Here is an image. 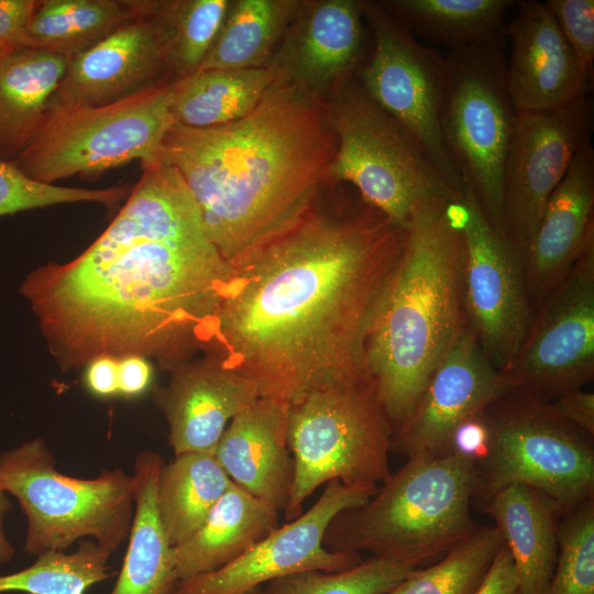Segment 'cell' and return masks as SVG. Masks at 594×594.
<instances>
[{
    "label": "cell",
    "instance_id": "cell-41",
    "mask_svg": "<svg viewBox=\"0 0 594 594\" xmlns=\"http://www.w3.org/2000/svg\"><path fill=\"white\" fill-rule=\"evenodd\" d=\"M557 413L569 424L588 435L594 436V394L588 391L574 389L551 402Z\"/></svg>",
    "mask_w": 594,
    "mask_h": 594
},
{
    "label": "cell",
    "instance_id": "cell-37",
    "mask_svg": "<svg viewBox=\"0 0 594 594\" xmlns=\"http://www.w3.org/2000/svg\"><path fill=\"white\" fill-rule=\"evenodd\" d=\"M546 594H594V498L562 515Z\"/></svg>",
    "mask_w": 594,
    "mask_h": 594
},
{
    "label": "cell",
    "instance_id": "cell-2",
    "mask_svg": "<svg viewBox=\"0 0 594 594\" xmlns=\"http://www.w3.org/2000/svg\"><path fill=\"white\" fill-rule=\"evenodd\" d=\"M406 230L350 186L231 264L205 354L290 403L369 377L365 349Z\"/></svg>",
    "mask_w": 594,
    "mask_h": 594
},
{
    "label": "cell",
    "instance_id": "cell-14",
    "mask_svg": "<svg viewBox=\"0 0 594 594\" xmlns=\"http://www.w3.org/2000/svg\"><path fill=\"white\" fill-rule=\"evenodd\" d=\"M461 206L465 323L486 358L505 373L515 361L534 317L522 262L487 222L465 185Z\"/></svg>",
    "mask_w": 594,
    "mask_h": 594
},
{
    "label": "cell",
    "instance_id": "cell-7",
    "mask_svg": "<svg viewBox=\"0 0 594 594\" xmlns=\"http://www.w3.org/2000/svg\"><path fill=\"white\" fill-rule=\"evenodd\" d=\"M393 428L370 377L310 391L288 404L287 442L294 480L286 521L322 484L377 490L391 475Z\"/></svg>",
    "mask_w": 594,
    "mask_h": 594
},
{
    "label": "cell",
    "instance_id": "cell-17",
    "mask_svg": "<svg viewBox=\"0 0 594 594\" xmlns=\"http://www.w3.org/2000/svg\"><path fill=\"white\" fill-rule=\"evenodd\" d=\"M466 323L429 376L410 415L393 433L391 451L443 455L459 425L512 391Z\"/></svg>",
    "mask_w": 594,
    "mask_h": 594
},
{
    "label": "cell",
    "instance_id": "cell-39",
    "mask_svg": "<svg viewBox=\"0 0 594 594\" xmlns=\"http://www.w3.org/2000/svg\"><path fill=\"white\" fill-rule=\"evenodd\" d=\"M546 6L574 53L585 77L594 74V1L547 0Z\"/></svg>",
    "mask_w": 594,
    "mask_h": 594
},
{
    "label": "cell",
    "instance_id": "cell-43",
    "mask_svg": "<svg viewBox=\"0 0 594 594\" xmlns=\"http://www.w3.org/2000/svg\"><path fill=\"white\" fill-rule=\"evenodd\" d=\"M519 582L507 547L501 548L485 578L472 594H517Z\"/></svg>",
    "mask_w": 594,
    "mask_h": 594
},
{
    "label": "cell",
    "instance_id": "cell-20",
    "mask_svg": "<svg viewBox=\"0 0 594 594\" xmlns=\"http://www.w3.org/2000/svg\"><path fill=\"white\" fill-rule=\"evenodd\" d=\"M517 14L506 24L512 43L506 85L517 112L540 111L591 94L574 53L546 3L516 1Z\"/></svg>",
    "mask_w": 594,
    "mask_h": 594
},
{
    "label": "cell",
    "instance_id": "cell-34",
    "mask_svg": "<svg viewBox=\"0 0 594 594\" xmlns=\"http://www.w3.org/2000/svg\"><path fill=\"white\" fill-rule=\"evenodd\" d=\"M503 546L495 526L479 527L438 563L413 569L388 594H472Z\"/></svg>",
    "mask_w": 594,
    "mask_h": 594
},
{
    "label": "cell",
    "instance_id": "cell-13",
    "mask_svg": "<svg viewBox=\"0 0 594 594\" xmlns=\"http://www.w3.org/2000/svg\"><path fill=\"white\" fill-rule=\"evenodd\" d=\"M513 389L552 402L594 378V239L535 309L530 328L504 373Z\"/></svg>",
    "mask_w": 594,
    "mask_h": 594
},
{
    "label": "cell",
    "instance_id": "cell-12",
    "mask_svg": "<svg viewBox=\"0 0 594 594\" xmlns=\"http://www.w3.org/2000/svg\"><path fill=\"white\" fill-rule=\"evenodd\" d=\"M373 50L355 75L365 92L420 143L450 186L463 183L446 150L441 131L444 56L419 43L380 3L363 2Z\"/></svg>",
    "mask_w": 594,
    "mask_h": 594
},
{
    "label": "cell",
    "instance_id": "cell-36",
    "mask_svg": "<svg viewBox=\"0 0 594 594\" xmlns=\"http://www.w3.org/2000/svg\"><path fill=\"white\" fill-rule=\"evenodd\" d=\"M413 569L372 557L343 571L308 570L276 579L268 582L264 592L265 594H388Z\"/></svg>",
    "mask_w": 594,
    "mask_h": 594
},
{
    "label": "cell",
    "instance_id": "cell-4",
    "mask_svg": "<svg viewBox=\"0 0 594 594\" xmlns=\"http://www.w3.org/2000/svg\"><path fill=\"white\" fill-rule=\"evenodd\" d=\"M461 201L428 208L410 221L369 332L365 367L393 433L465 326Z\"/></svg>",
    "mask_w": 594,
    "mask_h": 594
},
{
    "label": "cell",
    "instance_id": "cell-18",
    "mask_svg": "<svg viewBox=\"0 0 594 594\" xmlns=\"http://www.w3.org/2000/svg\"><path fill=\"white\" fill-rule=\"evenodd\" d=\"M168 426L174 455L213 454L230 421L260 397L257 383L205 354L170 373L167 385L152 391Z\"/></svg>",
    "mask_w": 594,
    "mask_h": 594
},
{
    "label": "cell",
    "instance_id": "cell-16",
    "mask_svg": "<svg viewBox=\"0 0 594 594\" xmlns=\"http://www.w3.org/2000/svg\"><path fill=\"white\" fill-rule=\"evenodd\" d=\"M375 492L337 480L328 482L307 512L278 526L228 565L178 582L173 594H241L301 571L337 572L354 566L362 561L358 552L330 551L323 537L337 515L363 505Z\"/></svg>",
    "mask_w": 594,
    "mask_h": 594
},
{
    "label": "cell",
    "instance_id": "cell-24",
    "mask_svg": "<svg viewBox=\"0 0 594 594\" xmlns=\"http://www.w3.org/2000/svg\"><path fill=\"white\" fill-rule=\"evenodd\" d=\"M495 521L517 573V594H546L558 558V528L563 510L543 493L507 487L482 504Z\"/></svg>",
    "mask_w": 594,
    "mask_h": 594
},
{
    "label": "cell",
    "instance_id": "cell-5",
    "mask_svg": "<svg viewBox=\"0 0 594 594\" xmlns=\"http://www.w3.org/2000/svg\"><path fill=\"white\" fill-rule=\"evenodd\" d=\"M473 460L460 452L414 454L363 505L337 515L323 546L418 568L443 557L479 527Z\"/></svg>",
    "mask_w": 594,
    "mask_h": 594
},
{
    "label": "cell",
    "instance_id": "cell-9",
    "mask_svg": "<svg viewBox=\"0 0 594 594\" xmlns=\"http://www.w3.org/2000/svg\"><path fill=\"white\" fill-rule=\"evenodd\" d=\"M488 441L473 462L474 498L521 485L557 502L563 514L594 496V448L551 402L512 389L486 409Z\"/></svg>",
    "mask_w": 594,
    "mask_h": 594
},
{
    "label": "cell",
    "instance_id": "cell-35",
    "mask_svg": "<svg viewBox=\"0 0 594 594\" xmlns=\"http://www.w3.org/2000/svg\"><path fill=\"white\" fill-rule=\"evenodd\" d=\"M110 554L94 540L80 541L73 552L48 551L20 571L0 575V594H85L113 575Z\"/></svg>",
    "mask_w": 594,
    "mask_h": 594
},
{
    "label": "cell",
    "instance_id": "cell-6",
    "mask_svg": "<svg viewBox=\"0 0 594 594\" xmlns=\"http://www.w3.org/2000/svg\"><path fill=\"white\" fill-rule=\"evenodd\" d=\"M328 96L337 138L329 182L351 186L405 230L417 213L462 200L417 139L365 92L354 73Z\"/></svg>",
    "mask_w": 594,
    "mask_h": 594
},
{
    "label": "cell",
    "instance_id": "cell-42",
    "mask_svg": "<svg viewBox=\"0 0 594 594\" xmlns=\"http://www.w3.org/2000/svg\"><path fill=\"white\" fill-rule=\"evenodd\" d=\"M153 378L152 364L145 358L128 355L118 359L119 396L134 398L144 394Z\"/></svg>",
    "mask_w": 594,
    "mask_h": 594
},
{
    "label": "cell",
    "instance_id": "cell-31",
    "mask_svg": "<svg viewBox=\"0 0 594 594\" xmlns=\"http://www.w3.org/2000/svg\"><path fill=\"white\" fill-rule=\"evenodd\" d=\"M135 18L132 0H38L24 47L73 58Z\"/></svg>",
    "mask_w": 594,
    "mask_h": 594
},
{
    "label": "cell",
    "instance_id": "cell-32",
    "mask_svg": "<svg viewBox=\"0 0 594 594\" xmlns=\"http://www.w3.org/2000/svg\"><path fill=\"white\" fill-rule=\"evenodd\" d=\"M295 0L231 1L198 70L266 66L300 7Z\"/></svg>",
    "mask_w": 594,
    "mask_h": 594
},
{
    "label": "cell",
    "instance_id": "cell-1",
    "mask_svg": "<svg viewBox=\"0 0 594 594\" xmlns=\"http://www.w3.org/2000/svg\"><path fill=\"white\" fill-rule=\"evenodd\" d=\"M142 168L85 251L36 267L20 286L64 372L139 355L172 373L210 342L231 265L179 173L162 162Z\"/></svg>",
    "mask_w": 594,
    "mask_h": 594
},
{
    "label": "cell",
    "instance_id": "cell-46",
    "mask_svg": "<svg viewBox=\"0 0 594 594\" xmlns=\"http://www.w3.org/2000/svg\"><path fill=\"white\" fill-rule=\"evenodd\" d=\"M10 51L12 50H10L9 47L0 43V58L4 56L7 53H9Z\"/></svg>",
    "mask_w": 594,
    "mask_h": 594
},
{
    "label": "cell",
    "instance_id": "cell-25",
    "mask_svg": "<svg viewBox=\"0 0 594 594\" xmlns=\"http://www.w3.org/2000/svg\"><path fill=\"white\" fill-rule=\"evenodd\" d=\"M278 526L276 508L232 482L201 527L174 548L179 582L228 565Z\"/></svg>",
    "mask_w": 594,
    "mask_h": 594
},
{
    "label": "cell",
    "instance_id": "cell-8",
    "mask_svg": "<svg viewBox=\"0 0 594 594\" xmlns=\"http://www.w3.org/2000/svg\"><path fill=\"white\" fill-rule=\"evenodd\" d=\"M0 484L26 518L24 551H66L91 538L112 556L128 541L134 516L132 474L103 470L96 477L62 473L41 437L0 453Z\"/></svg>",
    "mask_w": 594,
    "mask_h": 594
},
{
    "label": "cell",
    "instance_id": "cell-47",
    "mask_svg": "<svg viewBox=\"0 0 594 594\" xmlns=\"http://www.w3.org/2000/svg\"><path fill=\"white\" fill-rule=\"evenodd\" d=\"M241 594H265V592L262 591L260 587H257V588H253L251 591H246V592L241 593Z\"/></svg>",
    "mask_w": 594,
    "mask_h": 594
},
{
    "label": "cell",
    "instance_id": "cell-44",
    "mask_svg": "<svg viewBox=\"0 0 594 594\" xmlns=\"http://www.w3.org/2000/svg\"><path fill=\"white\" fill-rule=\"evenodd\" d=\"M84 369V384L90 394L101 398L119 396L118 359L99 356Z\"/></svg>",
    "mask_w": 594,
    "mask_h": 594
},
{
    "label": "cell",
    "instance_id": "cell-23",
    "mask_svg": "<svg viewBox=\"0 0 594 594\" xmlns=\"http://www.w3.org/2000/svg\"><path fill=\"white\" fill-rule=\"evenodd\" d=\"M287 413L288 403L260 397L230 421L213 453L234 484L278 512L294 480Z\"/></svg>",
    "mask_w": 594,
    "mask_h": 594
},
{
    "label": "cell",
    "instance_id": "cell-29",
    "mask_svg": "<svg viewBox=\"0 0 594 594\" xmlns=\"http://www.w3.org/2000/svg\"><path fill=\"white\" fill-rule=\"evenodd\" d=\"M391 15L449 52L472 47H505L506 11L513 0H392L378 2Z\"/></svg>",
    "mask_w": 594,
    "mask_h": 594
},
{
    "label": "cell",
    "instance_id": "cell-40",
    "mask_svg": "<svg viewBox=\"0 0 594 594\" xmlns=\"http://www.w3.org/2000/svg\"><path fill=\"white\" fill-rule=\"evenodd\" d=\"M38 0H0V43L24 47L25 34Z\"/></svg>",
    "mask_w": 594,
    "mask_h": 594
},
{
    "label": "cell",
    "instance_id": "cell-26",
    "mask_svg": "<svg viewBox=\"0 0 594 594\" xmlns=\"http://www.w3.org/2000/svg\"><path fill=\"white\" fill-rule=\"evenodd\" d=\"M163 463L155 451L145 450L135 458L133 522L121 570L107 594H173L179 582L174 548L157 512V480Z\"/></svg>",
    "mask_w": 594,
    "mask_h": 594
},
{
    "label": "cell",
    "instance_id": "cell-45",
    "mask_svg": "<svg viewBox=\"0 0 594 594\" xmlns=\"http://www.w3.org/2000/svg\"><path fill=\"white\" fill-rule=\"evenodd\" d=\"M12 507L9 494L0 484V565L7 564L15 554V548L8 538L4 519Z\"/></svg>",
    "mask_w": 594,
    "mask_h": 594
},
{
    "label": "cell",
    "instance_id": "cell-21",
    "mask_svg": "<svg viewBox=\"0 0 594 594\" xmlns=\"http://www.w3.org/2000/svg\"><path fill=\"white\" fill-rule=\"evenodd\" d=\"M361 1L323 0L300 3L283 36L272 66L277 78L322 98L354 73L363 55Z\"/></svg>",
    "mask_w": 594,
    "mask_h": 594
},
{
    "label": "cell",
    "instance_id": "cell-28",
    "mask_svg": "<svg viewBox=\"0 0 594 594\" xmlns=\"http://www.w3.org/2000/svg\"><path fill=\"white\" fill-rule=\"evenodd\" d=\"M277 79L270 66L197 70L173 81L175 123L195 129L227 124L249 114Z\"/></svg>",
    "mask_w": 594,
    "mask_h": 594
},
{
    "label": "cell",
    "instance_id": "cell-15",
    "mask_svg": "<svg viewBox=\"0 0 594 594\" xmlns=\"http://www.w3.org/2000/svg\"><path fill=\"white\" fill-rule=\"evenodd\" d=\"M592 123L590 94L550 109L518 112L504 172L503 237L522 266L544 206L591 138Z\"/></svg>",
    "mask_w": 594,
    "mask_h": 594
},
{
    "label": "cell",
    "instance_id": "cell-27",
    "mask_svg": "<svg viewBox=\"0 0 594 594\" xmlns=\"http://www.w3.org/2000/svg\"><path fill=\"white\" fill-rule=\"evenodd\" d=\"M69 59L31 47L0 58V162L14 163L30 143Z\"/></svg>",
    "mask_w": 594,
    "mask_h": 594
},
{
    "label": "cell",
    "instance_id": "cell-19",
    "mask_svg": "<svg viewBox=\"0 0 594 594\" xmlns=\"http://www.w3.org/2000/svg\"><path fill=\"white\" fill-rule=\"evenodd\" d=\"M156 28L138 15L101 42L69 59L52 106H102L169 82Z\"/></svg>",
    "mask_w": 594,
    "mask_h": 594
},
{
    "label": "cell",
    "instance_id": "cell-38",
    "mask_svg": "<svg viewBox=\"0 0 594 594\" xmlns=\"http://www.w3.org/2000/svg\"><path fill=\"white\" fill-rule=\"evenodd\" d=\"M102 189L65 187L34 180L13 163L0 162V217L63 204H103Z\"/></svg>",
    "mask_w": 594,
    "mask_h": 594
},
{
    "label": "cell",
    "instance_id": "cell-33",
    "mask_svg": "<svg viewBox=\"0 0 594 594\" xmlns=\"http://www.w3.org/2000/svg\"><path fill=\"white\" fill-rule=\"evenodd\" d=\"M229 0H132L156 28L169 74L196 73L227 15Z\"/></svg>",
    "mask_w": 594,
    "mask_h": 594
},
{
    "label": "cell",
    "instance_id": "cell-30",
    "mask_svg": "<svg viewBox=\"0 0 594 594\" xmlns=\"http://www.w3.org/2000/svg\"><path fill=\"white\" fill-rule=\"evenodd\" d=\"M232 484L213 454L187 452L163 463L156 490L157 512L173 548L191 537Z\"/></svg>",
    "mask_w": 594,
    "mask_h": 594
},
{
    "label": "cell",
    "instance_id": "cell-22",
    "mask_svg": "<svg viewBox=\"0 0 594 594\" xmlns=\"http://www.w3.org/2000/svg\"><path fill=\"white\" fill-rule=\"evenodd\" d=\"M593 239L594 147L590 138L549 197L525 253L524 276L534 311Z\"/></svg>",
    "mask_w": 594,
    "mask_h": 594
},
{
    "label": "cell",
    "instance_id": "cell-10",
    "mask_svg": "<svg viewBox=\"0 0 594 594\" xmlns=\"http://www.w3.org/2000/svg\"><path fill=\"white\" fill-rule=\"evenodd\" d=\"M174 81V80H173ZM173 81L102 106H52L14 165L45 183L105 172L134 160L160 162L174 123Z\"/></svg>",
    "mask_w": 594,
    "mask_h": 594
},
{
    "label": "cell",
    "instance_id": "cell-11",
    "mask_svg": "<svg viewBox=\"0 0 594 594\" xmlns=\"http://www.w3.org/2000/svg\"><path fill=\"white\" fill-rule=\"evenodd\" d=\"M504 48L472 46L444 56L441 131L449 158L491 227L504 234V172L518 112L506 85Z\"/></svg>",
    "mask_w": 594,
    "mask_h": 594
},
{
    "label": "cell",
    "instance_id": "cell-3",
    "mask_svg": "<svg viewBox=\"0 0 594 594\" xmlns=\"http://www.w3.org/2000/svg\"><path fill=\"white\" fill-rule=\"evenodd\" d=\"M336 151L323 99L277 78L239 120L206 129L174 122L160 162L179 173L231 265L314 208Z\"/></svg>",
    "mask_w": 594,
    "mask_h": 594
}]
</instances>
